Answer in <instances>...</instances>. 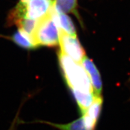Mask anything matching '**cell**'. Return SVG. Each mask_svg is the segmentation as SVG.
<instances>
[{"label": "cell", "mask_w": 130, "mask_h": 130, "mask_svg": "<svg viewBox=\"0 0 130 130\" xmlns=\"http://www.w3.org/2000/svg\"><path fill=\"white\" fill-rule=\"evenodd\" d=\"M58 61L63 77L72 94L94 93L90 79L81 63H77L60 51Z\"/></svg>", "instance_id": "cell-1"}, {"label": "cell", "mask_w": 130, "mask_h": 130, "mask_svg": "<svg viewBox=\"0 0 130 130\" xmlns=\"http://www.w3.org/2000/svg\"><path fill=\"white\" fill-rule=\"evenodd\" d=\"M53 7V0H21L11 12L9 21L17 24L23 19L40 20L46 16Z\"/></svg>", "instance_id": "cell-2"}, {"label": "cell", "mask_w": 130, "mask_h": 130, "mask_svg": "<svg viewBox=\"0 0 130 130\" xmlns=\"http://www.w3.org/2000/svg\"><path fill=\"white\" fill-rule=\"evenodd\" d=\"M60 30L54 16L53 7L50 12L39 20L32 35L37 46H56L59 45Z\"/></svg>", "instance_id": "cell-3"}, {"label": "cell", "mask_w": 130, "mask_h": 130, "mask_svg": "<svg viewBox=\"0 0 130 130\" xmlns=\"http://www.w3.org/2000/svg\"><path fill=\"white\" fill-rule=\"evenodd\" d=\"M60 30L59 45L61 53L69 57L76 62L81 63L86 53L80 42L77 38Z\"/></svg>", "instance_id": "cell-4"}, {"label": "cell", "mask_w": 130, "mask_h": 130, "mask_svg": "<svg viewBox=\"0 0 130 130\" xmlns=\"http://www.w3.org/2000/svg\"><path fill=\"white\" fill-rule=\"evenodd\" d=\"M81 64L88 75L91 85L95 96H101L102 91V81L98 69L88 57L85 56L81 61Z\"/></svg>", "instance_id": "cell-5"}, {"label": "cell", "mask_w": 130, "mask_h": 130, "mask_svg": "<svg viewBox=\"0 0 130 130\" xmlns=\"http://www.w3.org/2000/svg\"><path fill=\"white\" fill-rule=\"evenodd\" d=\"M54 16L55 20L58 28L65 33L68 34L70 36L74 37H77V31H76L75 27L72 19L69 16L66 14L59 13L56 12L53 7Z\"/></svg>", "instance_id": "cell-6"}, {"label": "cell", "mask_w": 130, "mask_h": 130, "mask_svg": "<svg viewBox=\"0 0 130 130\" xmlns=\"http://www.w3.org/2000/svg\"><path fill=\"white\" fill-rule=\"evenodd\" d=\"M53 7L59 13H74L78 15L77 0H53Z\"/></svg>", "instance_id": "cell-7"}, {"label": "cell", "mask_w": 130, "mask_h": 130, "mask_svg": "<svg viewBox=\"0 0 130 130\" xmlns=\"http://www.w3.org/2000/svg\"><path fill=\"white\" fill-rule=\"evenodd\" d=\"M39 122L50 125V126H54L60 130H90L86 126L84 118L82 116L78 119L66 124H60V123H55L45 121Z\"/></svg>", "instance_id": "cell-8"}, {"label": "cell", "mask_w": 130, "mask_h": 130, "mask_svg": "<svg viewBox=\"0 0 130 130\" xmlns=\"http://www.w3.org/2000/svg\"><path fill=\"white\" fill-rule=\"evenodd\" d=\"M12 40L16 44L23 48L35 49L38 47L32 37L20 29L14 34Z\"/></svg>", "instance_id": "cell-9"}, {"label": "cell", "mask_w": 130, "mask_h": 130, "mask_svg": "<svg viewBox=\"0 0 130 130\" xmlns=\"http://www.w3.org/2000/svg\"><path fill=\"white\" fill-rule=\"evenodd\" d=\"M18 116L16 117L15 119H14V121L13 122L12 124L11 125L10 127V128L9 129V130H14V129H15V126H16V124H17V122L18 121Z\"/></svg>", "instance_id": "cell-10"}]
</instances>
